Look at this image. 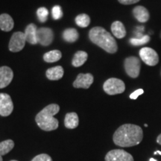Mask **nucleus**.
I'll use <instances>...</instances> for the list:
<instances>
[{
  "instance_id": "1a4fd4ad",
  "label": "nucleus",
  "mask_w": 161,
  "mask_h": 161,
  "mask_svg": "<svg viewBox=\"0 0 161 161\" xmlns=\"http://www.w3.org/2000/svg\"><path fill=\"white\" fill-rule=\"evenodd\" d=\"M14 110V104L8 94L0 93V115L8 116Z\"/></svg>"
},
{
  "instance_id": "2f4dec72",
  "label": "nucleus",
  "mask_w": 161,
  "mask_h": 161,
  "mask_svg": "<svg viewBox=\"0 0 161 161\" xmlns=\"http://www.w3.org/2000/svg\"><path fill=\"white\" fill-rule=\"evenodd\" d=\"M160 154L161 155V152L160 151H156V152H154V155H155V154Z\"/></svg>"
},
{
  "instance_id": "a211bd4d",
  "label": "nucleus",
  "mask_w": 161,
  "mask_h": 161,
  "mask_svg": "<svg viewBox=\"0 0 161 161\" xmlns=\"http://www.w3.org/2000/svg\"><path fill=\"white\" fill-rule=\"evenodd\" d=\"M64 73L63 67L61 66H57L48 69L46 72V75L49 80H58L63 77Z\"/></svg>"
},
{
  "instance_id": "4be33fe9",
  "label": "nucleus",
  "mask_w": 161,
  "mask_h": 161,
  "mask_svg": "<svg viewBox=\"0 0 161 161\" xmlns=\"http://www.w3.org/2000/svg\"><path fill=\"white\" fill-rule=\"evenodd\" d=\"M14 147V142L12 140H7L0 142V156H4L9 153Z\"/></svg>"
},
{
  "instance_id": "c756f323",
  "label": "nucleus",
  "mask_w": 161,
  "mask_h": 161,
  "mask_svg": "<svg viewBox=\"0 0 161 161\" xmlns=\"http://www.w3.org/2000/svg\"><path fill=\"white\" fill-rule=\"evenodd\" d=\"M118 1L122 5H133L140 2V0H118Z\"/></svg>"
},
{
  "instance_id": "412c9836",
  "label": "nucleus",
  "mask_w": 161,
  "mask_h": 161,
  "mask_svg": "<svg viewBox=\"0 0 161 161\" xmlns=\"http://www.w3.org/2000/svg\"><path fill=\"white\" fill-rule=\"evenodd\" d=\"M62 57V54L59 50H52L44 54L43 60L46 63H54L59 60Z\"/></svg>"
},
{
  "instance_id": "9b49d317",
  "label": "nucleus",
  "mask_w": 161,
  "mask_h": 161,
  "mask_svg": "<svg viewBox=\"0 0 161 161\" xmlns=\"http://www.w3.org/2000/svg\"><path fill=\"white\" fill-rule=\"evenodd\" d=\"M93 75L90 73H80L77 76L75 81L73 82V86L75 88H84L88 89L93 83Z\"/></svg>"
},
{
  "instance_id": "6ab92c4d",
  "label": "nucleus",
  "mask_w": 161,
  "mask_h": 161,
  "mask_svg": "<svg viewBox=\"0 0 161 161\" xmlns=\"http://www.w3.org/2000/svg\"><path fill=\"white\" fill-rule=\"evenodd\" d=\"M88 55L86 52L84 51H78L76 52L74 55L73 58L72 60V66L75 67H79V66H82L85 63L87 60Z\"/></svg>"
},
{
  "instance_id": "b1692460",
  "label": "nucleus",
  "mask_w": 161,
  "mask_h": 161,
  "mask_svg": "<svg viewBox=\"0 0 161 161\" xmlns=\"http://www.w3.org/2000/svg\"><path fill=\"white\" fill-rule=\"evenodd\" d=\"M150 41V37L148 35H144L142 37L140 38H131L130 40V43L133 46H142L144 44H146L147 43Z\"/></svg>"
},
{
  "instance_id": "ddd939ff",
  "label": "nucleus",
  "mask_w": 161,
  "mask_h": 161,
  "mask_svg": "<svg viewBox=\"0 0 161 161\" xmlns=\"http://www.w3.org/2000/svg\"><path fill=\"white\" fill-rule=\"evenodd\" d=\"M37 27L36 25L33 23L29 24V25L26 27L25 31V36L26 41L30 44H35L38 43L37 41Z\"/></svg>"
},
{
  "instance_id": "39448f33",
  "label": "nucleus",
  "mask_w": 161,
  "mask_h": 161,
  "mask_svg": "<svg viewBox=\"0 0 161 161\" xmlns=\"http://www.w3.org/2000/svg\"><path fill=\"white\" fill-rule=\"evenodd\" d=\"M124 66L126 73L130 78H136L140 75L141 64L138 58L134 57V56L127 58L125 60Z\"/></svg>"
},
{
  "instance_id": "c9c22d12",
  "label": "nucleus",
  "mask_w": 161,
  "mask_h": 161,
  "mask_svg": "<svg viewBox=\"0 0 161 161\" xmlns=\"http://www.w3.org/2000/svg\"><path fill=\"white\" fill-rule=\"evenodd\" d=\"M11 161H17V160H11Z\"/></svg>"
},
{
  "instance_id": "7ed1b4c3",
  "label": "nucleus",
  "mask_w": 161,
  "mask_h": 161,
  "mask_svg": "<svg viewBox=\"0 0 161 161\" xmlns=\"http://www.w3.org/2000/svg\"><path fill=\"white\" fill-rule=\"evenodd\" d=\"M60 110V107L57 104H49L37 114L35 121L40 129L46 131H52L57 129L59 122L54 117Z\"/></svg>"
},
{
  "instance_id": "aec40b11",
  "label": "nucleus",
  "mask_w": 161,
  "mask_h": 161,
  "mask_svg": "<svg viewBox=\"0 0 161 161\" xmlns=\"http://www.w3.org/2000/svg\"><path fill=\"white\" fill-rule=\"evenodd\" d=\"M79 37L78 32L75 29H67L63 32V38L65 41L68 43H74Z\"/></svg>"
},
{
  "instance_id": "a878e982",
  "label": "nucleus",
  "mask_w": 161,
  "mask_h": 161,
  "mask_svg": "<svg viewBox=\"0 0 161 161\" xmlns=\"http://www.w3.org/2000/svg\"><path fill=\"white\" fill-rule=\"evenodd\" d=\"M52 15L54 19H59L63 17V11L59 5H55L52 9Z\"/></svg>"
},
{
  "instance_id": "6e6552de",
  "label": "nucleus",
  "mask_w": 161,
  "mask_h": 161,
  "mask_svg": "<svg viewBox=\"0 0 161 161\" xmlns=\"http://www.w3.org/2000/svg\"><path fill=\"white\" fill-rule=\"evenodd\" d=\"M105 161H134L131 154L122 149L110 151L105 156Z\"/></svg>"
},
{
  "instance_id": "dca6fc26",
  "label": "nucleus",
  "mask_w": 161,
  "mask_h": 161,
  "mask_svg": "<svg viewBox=\"0 0 161 161\" xmlns=\"http://www.w3.org/2000/svg\"><path fill=\"white\" fill-rule=\"evenodd\" d=\"M78 124H79V119L76 113L72 112L66 114L65 119H64V125L66 128L74 129L77 128Z\"/></svg>"
},
{
  "instance_id": "f03ea898",
  "label": "nucleus",
  "mask_w": 161,
  "mask_h": 161,
  "mask_svg": "<svg viewBox=\"0 0 161 161\" xmlns=\"http://www.w3.org/2000/svg\"><path fill=\"white\" fill-rule=\"evenodd\" d=\"M89 38L92 43L110 54L117 52L118 46L114 37L102 27H94L89 31Z\"/></svg>"
},
{
  "instance_id": "393cba45",
  "label": "nucleus",
  "mask_w": 161,
  "mask_h": 161,
  "mask_svg": "<svg viewBox=\"0 0 161 161\" xmlns=\"http://www.w3.org/2000/svg\"><path fill=\"white\" fill-rule=\"evenodd\" d=\"M37 16L38 19L40 20L41 23H45L48 19V16H49V11L47 8L44 7H41L37 9Z\"/></svg>"
},
{
  "instance_id": "f3484780",
  "label": "nucleus",
  "mask_w": 161,
  "mask_h": 161,
  "mask_svg": "<svg viewBox=\"0 0 161 161\" xmlns=\"http://www.w3.org/2000/svg\"><path fill=\"white\" fill-rule=\"evenodd\" d=\"M111 31L114 37L118 39H122L126 35L125 28L123 23L120 21H115L112 23Z\"/></svg>"
},
{
  "instance_id": "7c9ffc66",
  "label": "nucleus",
  "mask_w": 161,
  "mask_h": 161,
  "mask_svg": "<svg viewBox=\"0 0 161 161\" xmlns=\"http://www.w3.org/2000/svg\"><path fill=\"white\" fill-rule=\"evenodd\" d=\"M157 142H158V144L161 145V134L158 136V138H157Z\"/></svg>"
},
{
  "instance_id": "423d86ee",
  "label": "nucleus",
  "mask_w": 161,
  "mask_h": 161,
  "mask_svg": "<svg viewBox=\"0 0 161 161\" xmlns=\"http://www.w3.org/2000/svg\"><path fill=\"white\" fill-rule=\"evenodd\" d=\"M25 33L21 31H17L13 34L9 42L8 49L12 52H19L23 49L25 45Z\"/></svg>"
},
{
  "instance_id": "72a5a7b5",
  "label": "nucleus",
  "mask_w": 161,
  "mask_h": 161,
  "mask_svg": "<svg viewBox=\"0 0 161 161\" xmlns=\"http://www.w3.org/2000/svg\"><path fill=\"white\" fill-rule=\"evenodd\" d=\"M0 161H3V158H2V156H0Z\"/></svg>"
},
{
  "instance_id": "c85d7f7f",
  "label": "nucleus",
  "mask_w": 161,
  "mask_h": 161,
  "mask_svg": "<svg viewBox=\"0 0 161 161\" xmlns=\"http://www.w3.org/2000/svg\"><path fill=\"white\" fill-rule=\"evenodd\" d=\"M144 31V26H138L136 27L135 31H134V34L136 35L135 38H140L143 37V35H142V31Z\"/></svg>"
},
{
  "instance_id": "e433bc0d",
  "label": "nucleus",
  "mask_w": 161,
  "mask_h": 161,
  "mask_svg": "<svg viewBox=\"0 0 161 161\" xmlns=\"http://www.w3.org/2000/svg\"><path fill=\"white\" fill-rule=\"evenodd\" d=\"M160 74H161V72H160Z\"/></svg>"
},
{
  "instance_id": "f8f14e48",
  "label": "nucleus",
  "mask_w": 161,
  "mask_h": 161,
  "mask_svg": "<svg viewBox=\"0 0 161 161\" xmlns=\"http://www.w3.org/2000/svg\"><path fill=\"white\" fill-rule=\"evenodd\" d=\"M14 78V72L8 66L0 67V89L8 86Z\"/></svg>"
},
{
  "instance_id": "2eb2a0df",
  "label": "nucleus",
  "mask_w": 161,
  "mask_h": 161,
  "mask_svg": "<svg viewBox=\"0 0 161 161\" xmlns=\"http://www.w3.org/2000/svg\"><path fill=\"white\" fill-rule=\"evenodd\" d=\"M14 25L13 18L8 14L0 15V29L3 31H10L13 29Z\"/></svg>"
},
{
  "instance_id": "20e7f679",
  "label": "nucleus",
  "mask_w": 161,
  "mask_h": 161,
  "mask_svg": "<svg viewBox=\"0 0 161 161\" xmlns=\"http://www.w3.org/2000/svg\"><path fill=\"white\" fill-rule=\"evenodd\" d=\"M104 91L110 96L122 93L125 90V85L122 80L116 78H109L104 83Z\"/></svg>"
},
{
  "instance_id": "cd10ccee",
  "label": "nucleus",
  "mask_w": 161,
  "mask_h": 161,
  "mask_svg": "<svg viewBox=\"0 0 161 161\" xmlns=\"http://www.w3.org/2000/svg\"><path fill=\"white\" fill-rule=\"evenodd\" d=\"M144 92V90L142 89H138L135 90L134 92H133L130 95V98H131V99H136L140 95H142Z\"/></svg>"
},
{
  "instance_id": "473e14b6",
  "label": "nucleus",
  "mask_w": 161,
  "mask_h": 161,
  "mask_svg": "<svg viewBox=\"0 0 161 161\" xmlns=\"http://www.w3.org/2000/svg\"><path fill=\"white\" fill-rule=\"evenodd\" d=\"M149 161H158V160H156L155 159H154V158H151Z\"/></svg>"
},
{
  "instance_id": "0eeeda50",
  "label": "nucleus",
  "mask_w": 161,
  "mask_h": 161,
  "mask_svg": "<svg viewBox=\"0 0 161 161\" xmlns=\"http://www.w3.org/2000/svg\"><path fill=\"white\" fill-rule=\"evenodd\" d=\"M140 57L147 65L156 66L159 62V56L155 50L149 47H143L140 51Z\"/></svg>"
},
{
  "instance_id": "f704fd0d",
  "label": "nucleus",
  "mask_w": 161,
  "mask_h": 161,
  "mask_svg": "<svg viewBox=\"0 0 161 161\" xmlns=\"http://www.w3.org/2000/svg\"><path fill=\"white\" fill-rule=\"evenodd\" d=\"M160 38H161V31H160Z\"/></svg>"
},
{
  "instance_id": "4468645a",
  "label": "nucleus",
  "mask_w": 161,
  "mask_h": 161,
  "mask_svg": "<svg viewBox=\"0 0 161 161\" xmlns=\"http://www.w3.org/2000/svg\"><path fill=\"white\" fill-rule=\"evenodd\" d=\"M133 14L140 23H146L149 19V12L143 6H136L133 10Z\"/></svg>"
},
{
  "instance_id": "f257e3e1",
  "label": "nucleus",
  "mask_w": 161,
  "mask_h": 161,
  "mask_svg": "<svg viewBox=\"0 0 161 161\" xmlns=\"http://www.w3.org/2000/svg\"><path fill=\"white\" fill-rule=\"evenodd\" d=\"M143 138V131L140 126L134 124H125L114 133L113 140L116 146L131 147L140 144Z\"/></svg>"
},
{
  "instance_id": "bb28decb",
  "label": "nucleus",
  "mask_w": 161,
  "mask_h": 161,
  "mask_svg": "<svg viewBox=\"0 0 161 161\" xmlns=\"http://www.w3.org/2000/svg\"><path fill=\"white\" fill-rule=\"evenodd\" d=\"M31 161H52V159L49 154H40L35 157Z\"/></svg>"
},
{
  "instance_id": "5701e85b",
  "label": "nucleus",
  "mask_w": 161,
  "mask_h": 161,
  "mask_svg": "<svg viewBox=\"0 0 161 161\" xmlns=\"http://www.w3.org/2000/svg\"><path fill=\"white\" fill-rule=\"evenodd\" d=\"M75 23L80 28H86L90 23V18L87 14H81L75 18Z\"/></svg>"
},
{
  "instance_id": "9d476101",
  "label": "nucleus",
  "mask_w": 161,
  "mask_h": 161,
  "mask_svg": "<svg viewBox=\"0 0 161 161\" xmlns=\"http://www.w3.org/2000/svg\"><path fill=\"white\" fill-rule=\"evenodd\" d=\"M53 31L49 28L42 27L37 29V41L40 45L49 46L53 41Z\"/></svg>"
}]
</instances>
